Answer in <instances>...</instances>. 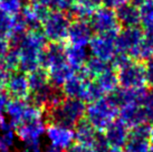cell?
Instances as JSON below:
<instances>
[{
    "label": "cell",
    "mask_w": 153,
    "mask_h": 152,
    "mask_svg": "<svg viewBox=\"0 0 153 152\" xmlns=\"http://www.w3.org/2000/svg\"><path fill=\"white\" fill-rule=\"evenodd\" d=\"M19 54V69L28 74L42 67L44 53L47 47V39L42 31H26L17 46Z\"/></svg>",
    "instance_id": "cell-1"
},
{
    "label": "cell",
    "mask_w": 153,
    "mask_h": 152,
    "mask_svg": "<svg viewBox=\"0 0 153 152\" xmlns=\"http://www.w3.org/2000/svg\"><path fill=\"white\" fill-rule=\"evenodd\" d=\"M42 67L46 69L48 80L54 87H62L75 74L65 57V47L60 42H51L44 53Z\"/></svg>",
    "instance_id": "cell-2"
},
{
    "label": "cell",
    "mask_w": 153,
    "mask_h": 152,
    "mask_svg": "<svg viewBox=\"0 0 153 152\" xmlns=\"http://www.w3.org/2000/svg\"><path fill=\"white\" fill-rule=\"evenodd\" d=\"M119 106L110 97L103 96L97 101L91 102L86 106V121L96 131H104V129L119 115Z\"/></svg>",
    "instance_id": "cell-3"
},
{
    "label": "cell",
    "mask_w": 153,
    "mask_h": 152,
    "mask_svg": "<svg viewBox=\"0 0 153 152\" xmlns=\"http://www.w3.org/2000/svg\"><path fill=\"white\" fill-rule=\"evenodd\" d=\"M85 102L65 97L56 107L51 109V116L54 122L73 127L85 116Z\"/></svg>",
    "instance_id": "cell-4"
},
{
    "label": "cell",
    "mask_w": 153,
    "mask_h": 152,
    "mask_svg": "<svg viewBox=\"0 0 153 152\" xmlns=\"http://www.w3.org/2000/svg\"><path fill=\"white\" fill-rule=\"evenodd\" d=\"M71 25V19L66 11L58 9L49 10L47 16L42 22V33L47 40L51 42H62L67 38L68 27Z\"/></svg>",
    "instance_id": "cell-5"
},
{
    "label": "cell",
    "mask_w": 153,
    "mask_h": 152,
    "mask_svg": "<svg viewBox=\"0 0 153 152\" xmlns=\"http://www.w3.org/2000/svg\"><path fill=\"white\" fill-rule=\"evenodd\" d=\"M88 21L93 31H96L97 34L116 36L120 31V24L115 10L108 7L96 8Z\"/></svg>",
    "instance_id": "cell-6"
},
{
    "label": "cell",
    "mask_w": 153,
    "mask_h": 152,
    "mask_svg": "<svg viewBox=\"0 0 153 152\" xmlns=\"http://www.w3.org/2000/svg\"><path fill=\"white\" fill-rule=\"evenodd\" d=\"M119 84L123 89H137L146 84L145 65L140 60H131L117 69Z\"/></svg>",
    "instance_id": "cell-7"
},
{
    "label": "cell",
    "mask_w": 153,
    "mask_h": 152,
    "mask_svg": "<svg viewBox=\"0 0 153 152\" xmlns=\"http://www.w3.org/2000/svg\"><path fill=\"white\" fill-rule=\"evenodd\" d=\"M115 37L113 35H101L97 34L93 36L91 39L88 46L92 56L100 58L104 62H111L114 55L116 54V45H115Z\"/></svg>",
    "instance_id": "cell-8"
},
{
    "label": "cell",
    "mask_w": 153,
    "mask_h": 152,
    "mask_svg": "<svg viewBox=\"0 0 153 152\" xmlns=\"http://www.w3.org/2000/svg\"><path fill=\"white\" fill-rule=\"evenodd\" d=\"M45 135L49 143L63 150H67L75 141L74 129L57 122H51L47 125Z\"/></svg>",
    "instance_id": "cell-9"
},
{
    "label": "cell",
    "mask_w": 153,
    "mask_h": 152,
    "mask_svg": "<svg viewBox=\"0 0 153 152\" xmlns=\"http://www.w3.org/2000/svg\"><path fill=\"white\" fill-rule=\"evenodd\" d=\"M150 131L151 125L146 123L132 127L128 133V138L124 144L125 152H149L151 148L150 143Z\"/></svg>",
    "instance_id": "cell-10"
},
{
    "label": "cell",
    "mask_w": 153,
    "mask_h": 152,
    "mask_svg": "<svg viewBox=\"0 0 153 152\" xmlns=\"http://www.w3.org/2000/svg\"><path fill=\"white\" fill-rule=\"evenodd\" d=\"M144 39V31L139 26L125 27L123 30H120L115 37V45L117 51L128 54L137 47Z\"/></svg>",
    "instance_id": "cell-11"
},
{
    "label": "cell",
    "mask_w": 153,
    "mask_h": 152,
    "mask_svg": "<svg viewBox=\"0 0 153 152\" xmlns=\"http://www.w3.org/2000/svg\"><path fill=\"white\" fill-rule=\"evenodd\" d=\"M92 38H93V29L88 21L78 20V19L75 21H71L66 38L71 45L86 47L88 46Z\"/></svg>",
    "instance_id": "cell-12"
},
{
    "label": "cell",
    "mask_w": 153,
    "mask_h": 152,
    "mask_svg": "<svg viewBox=\"0 0 153 152\" xmlns=\"http://www.w3.org/2000/svg\"><path fill=\"white\" fill-rule=\"evenodd\" d=\"M46 124L43 118L30 122H24L16 127L18 139L24 143L28 142H40V139L45 135Z\"/></svg>",
    "instance_id": "cell-13"
},
{
    "label": "cell",
    "mask_w": 153,
    "mask_h": 152,
    "mask_svg": "<svg viewBox=\"0 0 153 152\" xmlns=\"http://www.w3.org/2000/svg\"><path fill=\"white\" fill-rule=\"evenodd\" d=\"M48 13V7L37 2L25 4L20 11V17L27 26V28H29L30 30H37L42 26V22Z\"/></svg>",
    "instance_id": "cell-14"
},
{
    "label": "cell",
    "mask_w": 153,
    "mask_h": 152,
    "mask_svg": "<svg viewBox=\"0 0 153 152\" xmlns=\"http://www.w3.org/2000/svg\"><path fill=\"white\" fill-rule=\"evenodd\" d=\"M128 127L121 120H114L104 129V138L108 147L122 148L128 138Z\"/></svg>",
    "instance_id": "cell-15"
},
{
    "label": "cell",
    "mask_w": 153,
    "mask_h": 152,
    "mask_svg": "<svg viewBox=\"0 0 153 152\" xmlns=\"http://www.w3.org/2000/svg\"><path fill=\"white\" fill-rule=\"evenodd\" d=\"M88 80V78L84 77L82 74H74L62 86V94L67 98H77L85 102Z\"/></svg>",
    "instance_id": "cell-16"
},
{
    "label": "cell",
    "mask_w": 153,
    "mask_h": 152,
    "mask_svg": "<svg viewBox=\"0 0 153 152\" xmlns=\"http://www.w3.org/2000/svg\"><path fill=\"white\" fill-rule=\"evenodd\" d=\"M7 93L13 98L27 100L30 96V89L27 74L22 72H13L7 83Z\"/></svg>",
    "instance_id": "cell-17"
},
{
    "label": "cell",
    "mask_w": 153,
    "mask_h": 152,
    "mask_svg": "<svg viewBox=\"0 0 153 152\" xmlns=\"http://www.w3.org/2000/svg\"><path fill=\"white\" fill-rule=\"evenodd\" d=\"M120 120L128 127H134L146 123V114L143 106L140 104H124L119 110Z\"/></svg>",
    "instance_id": "cell-18"
},
{
    "label": "cell",
    "mask_w": 153,
    "mask_h": 152,
    "mask_svg": "<svg viewBox=\"0 0 153 152\" xmlns=\"http://www.w3.org/2000/svg\"><path fill=\"white\" fill-rule=\"evenodd\" d=\"M115 13H116V18L120 26H123L124 28L140 25L139 7L131 2H126L120 6L119 8L115 9Z\"/></svg>",
    "instance_id": "cell-19"
},
{
    "label": "cell",
    "mask_w": 153,
    "mask_h": 152,
    "mask_svg": "<svg viewBox=\"0 0 153 152\" xmlns=\"http://www.w3.org/2000/svg\"><path fill=\"white\" fill-rule=\"evenodd\" d=\"M27 101L22 98H10L6 105L4 112L9 118V122L13 127H17L22 122V115L27 106Z\"/></svg>",
    "instance_id": "cell-20"
},
{
    "label": "cell",
    "mask_w": 153,
    "mask_h": 152,
    "mask_svg": "<svg viewBox=\"0 0 153 152\" xmlns=\"http://www.w3.org/2000/svg\"><path fill=\"white\" fill-rule=\"evenodd\" d=\"M65 57L68 65L74 71H81L88 58V54L85 47L71 45L69 47L65 48Z\"/></svg>",
    "instance_id": "cell-21"
},
{
    "label": "cell",
    "mask_w": 153,
    "mask_h": 152,
    "mask_svg": "<svg viewBox=\"0 0 153 152\" xmlns=\"http://www.w3.org/2000/svg\"><path fill=\"white\" fill-rule=\"evenodd\" d=\"M95 82L97 83L104 94H111L115 92L120 85L117 72H115V69L112 66H108L104 72L101 73L95 78Z\"/></svg>",
    "instance_id": "cell-22"
},
{
    "label": "cell",
    "mask_w": 153,
    "mask_h": 152,
    "mask_svg": "<svg viewBox=\"0 0 153 152\" xmlns=\"http://www.w3.org/2000/svg\"><path fill=\"white\" fill-rule=\"evenodd\" d=\"M75 141L82 144H87L93 147L97 136V131L89 124L86 120H81L75 125Z\"/></svg>",
    "instance_id": "cell-23"
},
{
    "label": "cell",
    "mask_w": 153,
    "mask_h": 152,
    "mask_svg": "<svg viewBox=\"0 0 153 152\" xmlns=\"http://www.w3.org/2000/svg\"><path fill=\"white\" fill-rule=\"evenodd\" d=\"M16 127L10 122L0 123V152H9L16 143Z\"/></svg>",
    "instance_id": "cell-24"
},
{
    "label": "cell",
    "mask_w": 153,
    "mask_h": 152,
    "mask_svg": "<svg viewBox=\"0 0 153 152\" xmlns=\"http://www.w3.org/2000/svg\"><path fill=\"white\" fill-rule=\"evenodd\" d=\"M107 67H108V65H107L106 62H104L102 59L96 58V57L92 56L91 58H87L85 65L81 69V74L84 77L88 78V80H92V78L95 80Z\"/></svg>",
    "instance_id": "cell-25"
},
{
    "label": "cell",
    "mask_w": 153,
    "mask_h": 152,
    "mask_svg": "<svg viewBox=\"0 0 153 152\" xmlns=\"http://www.w3.org/2000/svg\"><path fill=\"white\" fill-rule=\"evenodd\" d=\"M95 9L96 8L87 0H76L71 8V11L73 16L78 20L88 21Z\"/></svg>",
    "instance_id": "cell-26"
},
{
    "label": "cell",
    "mask_w": 153,
    "mask_h": 152,
    "mask_svg": "<svg viewBox=\"0 0 153 152\" xmlns=\"http://www.w3.org/2000/svg\"><path fill=\"white\" fill-rule=\"evenodd\" d=\"M27 77H28V83H29L30 93H34L38 89H43L44 86L51 84L48 80L46 71H44L42 68H38L34 72L28 73Z\"/></svg>",
    "instance_id": "cell-27"
},
{
    "label": "cell",
    "mask_w": 153,
    "mask_h": 152,
    "mask_svg": "<svg viewBox=\"0 0 153 152\" xmlns=\"http://www.w3.org/2000/svg\"><path fill=\"white\" fill-rule=\"evenodd\" d=\"M140 24L144 29L153 28V0H145L139 6Z\"/></svg>",
    "instance_id": "cell-28"
},
{
    "label": "cell",
    "mask_w": 153,
    "mask_h": 152,
    "mask_svg": "<svg viewBox=\"0 0 153 152\" xmlns=\"http://www.w3.org/2000/svg\"><path fill=\"white\" fill-rule=\"evenodd\" d=\"M4 68H7L10 72H16L19 68V54H18L17 47H11L9 48L7 54L4 55L2 64H1Z\"/></svg>",
    "instance_id": "cell-29"
},
{
    "label": "cell",
    "mask_w": 153,
    "mask_h": 152,
    "mask_svg": "<svg viewBox=\"0 0 153 152\" xmlns=\"http://www.w3.org/2000/svg\"><path fill=\"white\" fill-rule=\"evenodd\" d=\"M24 6V0H0V10L11 16L19 15Z\"/></svg>",
    "instance_id": "cell-30"
},
{
    "label": "cell",
    "mask_w": 153,
    "mask_h": 152,
    "mask_svg": "<svg viewBox=\"0 0 153 152\" xmlns=\"http://www.w3.org/2000/svg\"><path fill=\"white\" fill-rule=\"evenodd\" d=\"M40 118H43V109L35 105V104L28 103L25 111H24L22 123L30 122V121H35V120H40Z\"/></svg>",
    "instance_id": "cell-31"
},
{
    "label": "cell",
    "mask_w": 153,
    "mask_h": 152,
    "mask_svg": "<svg viewBox=\"0 0 153 152\" xmlns=\"http://www.w3.org/2000/svg\"><path fill=\"white\" fill-rule=\"evenodd\" d=\"M132 59L130 58V56L126 53H122V51H116V54L114 55L113 59L111 60V65L114 69H120L121 67H123L124 65H126L128 62H131Z\"/></svg>",
    "instance_id": "cell-32"
},
{
    "label": "cell",
    "mask_w": 153,
    "mask_h": 152,
    "mask_svg": "<svg viewBox=\"0 0 153 152\" xmlns=\"http://www.w3.org/2000/svg\"><path fill=\"white\" fill-rule=\"evenodd\" d=\"M142 106H143L145 114H146L148 122L153 123V91L152 92H148L144 101L142 103Z\"/></svg>",
    "instance_id": "cell-33"
},
{
    "label": "cell",
    "mask_w": 153,
    "mask_h": 152,
    "mask_svg": "<svg viewBox=\"0 0 153 152\" xmlns=\"http://www.w3.org/2000/svg\"><path fill=\"white\" fill-rule=\"evenodd\" d=\"M67 152H97V150L92 147V145H87V144L82 143H73L69 148L67 149Z\"/></svg>",
    "instance_id": "cell-34"
},
{
    "label": "cell",
    "mask_w": 153,
    "mask_h": 152,
    "mask_svg": "<svg viewBox=\"0 0 153 152\" xmlns=\"http://www.w3.org/2000/svg\"><path fill=\"white\" fill-rule=\"evenodd\" d=\"M145 65V80L151 89H153V57L146 60Z\"/></svg>",
    "instance_id": "cell-35"
},
{
    "label": "cell",
    "mask_w": 153,
    "mask_h": 152,
    "mask_svg": "<svg viewBox=\"0 0 153 152\" xmlns=\"http://www.w3.org/2000/svg\"><path fill=\"white\" fill-rule=\"evenodd\" d=\"M19 152H44L40 142H28L24 143Z\"/></svg>",
    "instance_id": "cell-36"
},
{
    "label": "cell",
    "mask_w": 153,
    "mask_h": 152,
    "mask_svg": "<svg viewBox=\"0 0 153 152\" xmlns=\"http://www.w3.org/2000/svg\"><path fill=\"white\" fill-rule=\"evenodd\" d=\"M10 75H11V72L4 68L2 65H0V91H4V89L7 86Z\"/></svg>",
    "instance_id": "cell-37"
},
{
    "label": "cell",
    "mask_w": 153,
    "mask_h": 152,
    "mask_svg": "<svg viewBox=\"0 0 153 152\" xmlns=\"http://www.w3.org/2000/svg\"><path fill=\"white\" fill-rule=\"evenodd\" d=\"M9 48H10V45H9L8 40L2 37H0V65L2 64L4 57L7 54V51H9Z\"/></svg>",
    "instance_id": "cell-38"
},
{
    "label": "cell",
    "mask_w": 153,
    "mask_h": 152,
    "mask_svg": "<svg viewBox=\"0 0 153 152\" xmlns=\"http://www.w3.org/2000/svg\"><path fill=\"white\" fill-rule=\"evenodd\" d=\"M126 2H130V0H103V4L111 9L119 8L120 6L126 4Z\"/></svg>",
    "instance_id": "cell-39"
},
{
    "label": "cell",
    "mask_w": 153,
    "mask_h": 152,
    "mask_svg": "<svg viewBox=\"0 0 153 152\" xmlns=\"http://www.w3.org/2000/svg\"><path fill=\"white\" fill-rule=\"evenodd\" d=\"M144 42L153 51V28H148L144 30Z\"/></svg>",
    "instance_id": "cell-40"
},
{
    "label": "cell",
    "mask_w": 153,
    "mask_h": 152,
    "mask_svg": "<svg viewBox=\"0 0 153 152\" xmlns=\"http://www.w3.org/2000/svg\"><path fill=\"white\" fill-rule=\"evenodd\" d=\"M59 1L60 0H38L39 4H42L44 6L48 7V8H53V9H57Z\"/></svg>",
    "instance_id": "cell-41"
},
{
    "label": "cell",
    "mask_w": 153,
    "mask_h": 152,
    "mask_svg": "<svg viewBox=\"0 0 153 152\" xmlns=\"http://www.w3.org/2000/svg\"><path fill=\"white\" fill-rule=\"evenodd\" d=\"M44 152H65V150H63L62 148H58L56 145H53V144H48L45 147L44 149Z\"/></svg>",
    "instance_id": "cell-42"
},
{
    "label": "cell",
    "mask_w": 153,
    "mask_h": 152,
    "mask_svg": "<svg viewBox=\"0 0 153 152\" xmlns=\"http://www.w3.org/2000/svg\"><path fill=\"white\" fill-rule=\"evenodd\" d=\"M6 121V112H4V107L0 106V123Z\"/></svg>",
    "instance_id": "cell-43"
},
{
    "label": "cell",
    "mask_w": 153,
    "mask_h": 152,
    "mask_svg": "<svg viewBox=\"0 0 153 152\" xmlns=\"http://www.w3.org/2000/svg\"><path fill=\"white\" fill-rule=\"evenodd\" d=\"M87 1L93 4L95 8H98V7L103 4V0H87Z\"/></svg>",
    "instance_id": "cell-44"
},
{
    "label": "cell",
    "mask_w": 153,
    "mask_h": 152,
    "mask_svg": "<svg viewBox=\"0 0 153 152\" xmlns=\"http://www.w3.org/2000/svg\"><path fill=\"white\" fill-rule=\"evenodd\" d=\"M143 1H145V0H130V2H131V4H135V6H137V7H139Z\"/></svg>",
    "instance_id": "cell-45"
},
{
    "label": "cell",
    "mask_w": 153,
    "mask_h": 152,
    "mask_svg": "<svg viewBox=\"0 0 153 152\" xmlns=\"http://www.w3.org/2000/svg\"><path fill=\"white\" fill-rule=\"evenodd\" d=\"M149 140H150V143H151V145L153 147V127H151V131H150Z\"/></svg>",
    "instance_id": "cell-46"
}]
</instances>
